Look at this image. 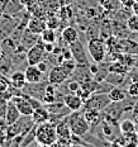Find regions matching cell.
<instances>
[{
    "mask_svg": "<svg viewBox=\"0 0 138 147\" xmlns=\"http://www.w3.org/2000/svg\"><path fill=\"white\" fill-rule=\"evenodd\" d=\"M57 140L56 125L50 121L37 124L34 128V141L38 146H53Z\"/></svg>",
    "mask_w": 138,
    "mask_h": 147,
    "instance_id": "obj_1",
    "label": "cell"
},
{
    "mask_svg": "<svg viewBox=\"0 0 138 147\" xmlns=\"http://www.w3.org/2000/svg\"><path fill=\"white\" fill-rule=\"evenodd\" d=\"M67 122H69L71 133L75 134V136L82 137L90 131V124H89V122L85 119L84 114L79 113V110L71 112V114L67 115Z\"/></svg>",
    "mask_w": 138,
    "mask_h": 147,
    "instance_id": "obj_2",
    "label": "cell"
},
{
    "mask_svg": "<svg viewBox=\"0 0 138 147\" xmlns=\"http://www.w3.org/2000/svg\"><path fill=\"white\" fill-rule=\"evenodd\" d=\"M47 52L44 50V43L39 39L37 41L32 47H29L26 52V60L28 62V65H37L41 61L46 60L47 57Z\"/></svg>",
    "mask_w": 138,
    "mask_h": 147,
    "instance_id": "obj_3",
    "label": "cell"
},
{
    "mask_svg": "<svg viewBox=\"0 0 138 147\" xmlns=\"http://www.w3.org/2000/svg\"><path fill=\"white\" fill-rule=\"evenodd\" d=\"M112 100L109 99L108 93H93L90 98L84 103V108L86 109H96L102 112L106 107L110 105Z\"/></svg>",
    "mask_w": 138,
    "mask_h": 147,
    "instance_id": "obj_4",
    "label": "cell"
},
{
    "mask_svg": "<svg viewBox=\"0 0 138 147\" xmlns=\"http://www.w3.org/2000/svg\"><path fill=\"white\" fill-rule=\"evenodd\" d=\"M88 52L95 63H100L105 57V43L100 38H91L88 42Z\"/></svg>",
    "mask_w": 138,
    "mask_h": 147,
    "instance_id": "obj_5",
    "label": "cell"
},
{
    "mask_svg": "<svg viewBox=\"0 0 138 147\" xmlns=\"http://www.w3.org/2000/svg\"><path fill=\"white\" fill-rule=\"evenodd\" d=\"M70 51L72 53V59L76 61L77 66H89V61L86 57V53H85L84 46H82L81 41H75L72 43H70Z\"/></svg>",
    "mask_w": 138,
    "mask_h": 147,
    "instance_id": "obj_6",
    "label": "cell"
},
{
    "mask_svg": "<svg viewBox=\"0 0 138 147\" xmlns=\"http://www.w3.org/2000/svg\"><path fill=\"white\" fill-rule=\"evenodd\" d=\"M10 100L15 104V107L19 110L20 115H23V117H30V115H32L34 108H33L30 102L23 94H20V95H13Z\"/></svg>",
    "mask_w": 138,
    "mask_h": 147,
    "instance_id": "obj_7",
    "label": "cell"
},
{
    "mask_svg": "<svg viewBox=\"0 0 138 147\" xmlns=\"http://www.w3.org/2000/svg\"><path fill=\"white\" fill-rule=\"evenodd\" d=\"M67 78H69V75L61 69L60 65H55L51 69V71L48 72V76H47L48 82H51L53 85L62 84V82H65L67 80Z\"/></svg>",
    "mask_w": 138,
    "mask_h": 147,
    "instance_id": "obj_8",
    "label": "cell"
},
{
    "mask_svg": "<svg viewBox=\"0 0 138 147\" xmlns=\"http://www.w3.org/2000/svg\"><path fill=\"white\" fill-rule=\"evenodd\" d=\"M26 75V80L29 84H38V82L43 81V72L38 69L36 65H28L24 71Z\"/></svg>",
    "mask_w": 138,
    "mask_h": 147,
    "instance_id": "obj_9",
    "label": "cell"
},
{
    "mask_svg": "<svg viewBox=\"0 0 138 147\" xmlns=\"http://www.w3.org/2000/svg\"><path fill=\"white\" fill-rule=\"evenodd\" d=\"M63 103L71 112H76V110H80L81 108H84V102L75 93H70L63 96Z\"/></svg>",
    "mask_w": 138,
    "mask_h": 147,
    "instance_id": "obj_10",
    "label": "cell"
},
{
    "mask_svg": "<svg viewBox=\"0 0 138 147\" xmlns=\"http://www.w3.org/2000/svg\"><path fill=\"white\" fill-rule=\"evenodd\" d=\"M20 118V113L18 108L15 107V104L11 102V100H8L7 103V112H5V117H4V121L7 125H10V124H14L15 122H18Z\"/></svg>",
    "mask_w": 138,
    "mask_h": 147,
    "instance_id": "obj_11",
    "label": "cell"
},
{
    "mask_svg": "<svg viewBox=\"0 0 138 147\" xmlns=\"http://www.w3.org/2000/svg\"><path fill=\"white\" fill-rule=\"evenodd\" d=\"M46 28H47V26H46V20L41 19L38 15L32 17L28 20V24H27V29H28L29 32L34 33V34H38V36L41 34Z\"/></svg>",
    "mask_w": 138,
    "mask_h": 147,
    "instance_id": "obj_12",
    "label": "cell"
},
{
    "mask_svg": "<svg viewBox=\"0 0 138 147\" xmlns=\"http://www.w3.org/2000/svg\"><path fill=\"white\" fill-rule=\"evenodd\" d=\"M50 117H51V113L50 110L47 108H43V107H38V108H36L33 110L32 115H30V118H32V122L33 124H41V123H44V122H48L50 121Z\"/></svg>",
    "mask_w": 138,
    "mask_h": 147,
    "instance_id": "obj_13",
    "label": "cell"
},
{
    "mask_svg": "<svg viewBox=\"0 0 138 147\" xmlns=\"http://www.w3.org/2000/svg\"><path fill=\"white\" fill-rule=\"evenodd\" d=\"M9 80H10L11 86L15 88V89H18V90H22V89L26 88L27 80H26L24 71H14L13 74H10Z\"/></svg>",
    "mask_w": 138,
    "mask_h": 147,
    "instance_id": "obj_14",
    "label": "cell"
},
{
    "mask_svg": "<svg viewBox=\"0 0 138 147\" xmlns=\"http://www.w3.org/2000/svg\"><path fill=\"white\" fill-rule=\"evenodd\" d=\"M56 132H57V137L60 138H71V129H70L69 122H67V115L60 123H56Z\"/></svg>",
    "mask_w": 138,
    "mask_h": 147,
    "instance_id": "obj_15",
    "label": "cell"
},
{
    "mask_svg": "<svg viewBox=\"0 0 138 147\" xmlns=\"http://www.w3.org/2000/svg\"><path fill=\"white\" fill-rule=\"evenodd\" d=\"M84 117L89 122L90 127H94V125L100 123V121H102L100 110H96V109H86L85 113H84Z\"/></svg>",
    "mask_w": 138,
    "mask_h": 147,
    "instance_id": "obj_16",
    "label": "cell"
},
{
    "mask_svg": "<svg viewBox=\"0 0 138 147\" xmlns=\"http://www.w3.org/2000/svg\"><path fill=\"white\" fill-rule=\"evenodd\" d=\"M22 37V39H20V43H22L24 47L28 50L29 47H32L33 45L36 43L37 41H38V38H39V36L38 34H34V33H32V32H29L28 29L26 30V32L23 33V36H20Z\"/></svg>",
    "mask_w": 138,
    "mask_h": 147,
    "instance_id": "obj_17",
    "label": "cell"
},
{
    "mask_svg": "<svg viewBox=\"0 0 138 147\" xmlns=\"http://www.w3.org/2000/svg\"><path fill=\"white\" fill-rule=\"evenodd\" d=\"M62 39L66 45H70V43H72V42L77 41L79 39L77 30L73 28V27H67L62 32Z\"/></svg>",
    "mask_w": 138,
    "mask_h": 147,
    "instance_id": "obj_18",
    "label": "cell"
},
{
    "mask_svg": "<svg viewBox=\"0 0 138 147\" xmlns=\"http://www.w3.org/2000/svg\"><path fill=\"white\" fill-rule=\"evenodd\" d=\"M108 96L112 100V103H120L125 99V91L122 90L120 88L115 86V88H112L108 91Z\"/></svg>",
    "mask_w": 138,
    "mask_h": 147,
    "instance_id": "obj_19",
    "label": "cell"
},
{
    "mask_svg": "<svg viewBox=\"0 0 138 147\" xmlns=\"http://www.w3.org/2000/svg\"><path fill=\"white\" fill-rule=\"evenodd\" d=\"M39 39H41L43 43H55L57 39L56 30L51 29V28H46L43 32L39 34Z\"/></svg>",
    "mask_w": 138,
    "mask_h": 147,
    "instance_id": "obj_20",
    "label": "cell"
},
{
    "mask_svg": "<svg viewBox=\"0 0 138 147\" xmlns=\"http://www.w3.org/2000/svg\"><path fill=\"white\" fill-rule=\"evenodd\" d=\"M58 65L61 66V69L65 71L69 76H71L73 71L76 70V66H77V63H76V61L73 59H70V60H63L61 63H58Z\"/></svg>",
    "mask_w": 138,
    "mask_h": 147,
    "instance_id": "obj_21",
    "label": "cell"
},
{
    "mask_svg": "<svg viewBox=\"0 0 138 147\" xmlns=\"http://www.w3.org/2000/svg\"><path fill=\"white\" fill-rule=\"evenodd\" d=\"M119 131L122 133H132V132H136V124L134 122H132L131 119H124L119 123Z\"/></svg>",
    "mask_w": 138,
    "mask_h": 147,
    "instance_id": "obj_22",
    "label": "cell"
},
{
    "mask_svg": "<svg viewBox=\"0 0 138 147\" xmlns=\"http://www.w3.org/2000/svg\"><path fill=\"white\" fill-rule=\"evenodd\" d=\"M109 71L110 72H115V74H124L128 71V66H125L124 63H122L120 61H116V62L112 63L109 66Z\"/></svg>",
    "mask_w": 138,
    "mask_h": 147,
    "instance_id": "obj_23",
    "label": "cell"
},
{
    "mask_svg": "<svg viewBox=\"0 0 138 147\" xmlns=\"http://www.w3.org/2000/svg\"><path fill=\"white\" fill-rule=\"evenodd\" d=\"M127 28L132 32H138V15L131 14L127 19Z\"/></svg>",
    "mask_w": 138,
    "mask_h": 147,
    "instance_id": "obj_24",
    "label": "cell"
},
{
    "mask_svg": "<svg viewBox=\"0 0 138 147\" xmlns=\"http://www.w3.org/2000/svg\"><path fill=\"white\" fill-rule=\"evenodd\" d=\"M58 18L62 20H69L70 18L72 17V10L70 7H61L60 11H58Z\"/></svg>",
    "mask_w": 138,
    "mask_h": 147,
    "instance_id": "obj_25",
    "label": "cell"
},
{
    "mask_svg": "<svg viewBox=\"0 0 138 147\" xmlns=\"http://www.w3.org/2000/svg\"><path fill=\"white\" fill-rule=\"evenodd\" d=\"M10 80H9L8 78H5L3 74H0V94L5 93V91L9 90V88H10Z\"/></svg>",
    "mask_w": 138,
    "mask_h": 147,
    "instance_id": "obj_26",
    "label": "cell"
},
{
    "mask_svg": "<svg viewBox=\"0 0 138 147\" xmlns=\"http://www.w3.org/2000/svg\"><path fill=\"white\" fill-rule=\"evenodd\" d=\"M46 26H47V28L56 30L58 28V26H60V18L56 17V15H51V18H48L46 20Z\"/></svg>",
    "mask_w": 138,
    "mask_h": 147,
    "instance_id": "obj_27",
    "label": "cell"
},
{
    "mask_svg": "<svg viewBox=\"0 0 138 147\" xmlns=\"http://www.w3.org/2000/svg\"><path fill=\"white\" fill-rule=\"evenodd\" d=\"M129 96H136L138 98V81H132L129 85H128L127 89Z\"/></svg>",
    "mask_w": 138,
    "mask_h": 147,
    "instance_id": "obj_28",
    "label": "cell"
},
{
    "mask_svg": "<svg viewBox=\"0 0 138 147\" xmlns=\"http://www.w3.org/2000/svg\"><path fill=\"white\" fill-rule=\"evenodd\" d=\"M55 102H56V94L44 93L43 95H42V103H43V104H47V105H50V104L55 103Z\"/></svg>",
    "mask_w": 138,
    "mask_h": 147,
    "instance_id": "obj_29",
    "label": "cell"
},
{
    "mask_svg": "<svg viewBox=\"0 0 138 147\" xmlns=\"http://www.w3.org/2000/svg\"><path fill=\"white\" fill-rule=\"evenodd\" d=\"M80 86H81V84L79 80H72L67 84V89H69L70 93H76V91L80 89Z\"/></svg>",
    "mask_w": 138,
    "mask_h": 147,
    "instance_id": "obj_30",
    "label": "cell"
},
{
    "mask_svg": "<svg viewBox=\"0 0 138 147\" xmlns=\"http://www.w3.org/2000/svg\"><path fill=\"white\" fill-rule=\"evenodd\" d=\"M112 145H114V146H128L127 145V140H125V137L123 136V134L119 136V137H115V138L113 140Z\"/></svg>",
    "mask_w": 138,
    "mask_h": 147,
    "instance_id": "obj_31",
    "label": "cell"
},
{
    "mask_svg": "<svg viewBox=\"0 0 138 147\" xmlns=\"http://www.w3.org/2000/svg\"><path fill=\"white\" fill-rule=\"evenodd\" d=\"M18 1H19V4L22 5V7L30 9L38 3V0H18Z\"/></svg>",
    "mask_w": 138,
    "mask_h": 147,
    "instance_id": "obj_32",
    "label": "cell"
},
{
    "mask_svg": "<svg viewBox=\"0 0 138 147\" xmlns=\"http://www.w3.org/2000/svg\"><path fill=\"white\" fill-rule=\"evenodd\" d=\"M37 67H38V69L39 70H41V71L42 72H47L48 71V65H47V62H46V61L43 60V61H41V62H39V63H37V65H36Z\"/></svg>",
    "mask_w": 138,
    "mask_h": 147,
    "instance_id": "obj_33",
    "label": "cell"
},
{
    "mask_svg": "<svg viewBox=\"0 0 138 147\" xmlns=\"http://www.w3.org/2000/svg\"><path fill=\"white\" fill-rule=\"evenodd\" d=\"M119 1H120L122 5H123L124 8H127V9L132 8V5L134 4V0H119Z\"/></svg>",
    "mask_w": 138,
    "mask_h": 147,
    "instance_id": "obj_34",
    "label": "cell"
},
{
    "mask_svg": "<svg viewBox=\"0 0 138 147\" xmlns=\"http://www.w3.org/2000/svg\"><path fill=\"white\" fill-rule=\"evenodd\" d=\"M62 57H63V60H70V59H72V53H71V51H70V48L69 50H62Z\"/></svg>",
    "mask_w": 138,
    "mask_h": 147,
    "instance_id": "obj_35",
    "label": "cell"
},
{
    "mask_svg": "<svg viewBox=\"0 0 138 147\" xmlns=\"http://www.w3.org/2000/svg\"><path fill=\"white\" fill-rule=\"evenodd\" d=\"M7 138H8L7 131H5V129H0V145H3Z\"/></svg>",
    "mask_w": 138,
    "mask_h": 147,
    "instance_id": "obj_36",
    "label": "cell"
},
{
    "mask_svg": "<svg viewBox=\"0 0 138 147\" xmlns=\"http://www.w3.org/2000/svg\"><path fill=\"white\" fill-rule=\"evenodd\" d=\"M89 70H90V72L93 74V75H96L98 71H99V67H98L96 65H93V66L89 67Z\"/></svg>",
    "mask_w": 138,
    "mask_h": 147,
    "instance_id": "obj_37",
    "label": "cell"
},
{
    "mask_svg": "<svg viewBox=\"0 0 138 147\" xmlns=\"http://www.w3.org/2000/svg\"><path fill=\"white\" fill-rule=\"evenodd\" d=\"M132 11H133V14L138 15V3H134V4L132 5Z\"/></svg>",
    "mask_w": 138,
    "mask_h": 147,
    "instance_id": "obj_38",
    "label": "cell"
},
{
    "mask_svg": "<svg viewBox=\"0 0 138 147\" xmlns=\"http://www.w3.org/2000/svg\"><path fill=\"white\" fill-rule=\"evenodd\" d=\"M133 114L134 115H138V100L134 103V107H133Z\"/></svg>",
    "mask_w": 138,
    "mask_h": 147,
    "instance_id": "obj_39",
    "label": "cell"
},
{
    "mask_svg": "<svg viewBox=\"0 0 138 147\" xmlns=\"http://www.w3.org/2000/svg\"><path fill=\"white\" fill-rule=\"evenodd\" d=\"M3 103H7V100H5V99H4V98H3L1 95H0V105H1Z\"/></svg>",
    "mask_w": 138,
    "mask_h": 147,
    "instance_id": "obj_40",
    "label": "cell"
},
{
    "mask_svg": "<svg viewBox=\"0 0 138 147\" xmlns=\"http://www.w3.org/2000/svg\"><path fill=\"white\" fill-rule=\"evenodd\" d=\"M1 56H3V51H1V48H0V60H1Z\"/></svg>",
    "mask_w": 138,
    "mask_h": 147,
    "instance_id": "obj_41",
    "label": "cell"
},
{
    "mask_svg": "<svg viewBox=\"0 0 138 147\" xmlns=\"http://www.w3.org/2000/svg\"><path fill=\"white\" fill-rule=\"evenodd\" d=\"M134 3H138V0H134Z\"/></svg>",
    "mask_w": 138,
    "mask_h": 147,
    "instance_id": "obj_42",
    "label": "cell"
},
{
    "mask_svg": "<svg viewBox=\"0 0 138 147\" xmlns=\"http://www.w3.org/2000/svg\"><path fill=\"white\" fill-rule=\"evenodd\" d=\"M137 146H138V141H137Z\"/></svg>",
    "mask_w": 138,
    "mask_h": 147,
    "instance_id": "obj_43",
    "label": "cell"
}]
</instances>
